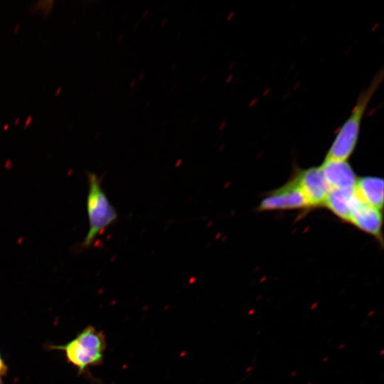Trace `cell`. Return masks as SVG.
Returning <instances> with one entry per match:
<instances>
[{
    "label": "cell",
    "instance_id": "cell-1",
    "mask_svg": "<svg viewBox=\"0 0 384 384\" xmlns=\"http://www.w3.org/2000/svg\"><path fill=\"white\" fill-rule=\"evenodd\" d=\"M383 78L384 71L381 68L368 86L361 90L349 116L338 128L325 159L347 161L352 155L358 142L361 123L368 106Z\"/></svg>",
    "mask_w": 384,
    "mask_h": 384
},
{
    "label": "cell",
    "instance_id": "cell-2",
    "mask_svg": "<svg viewBox=\"0 0 384 384\" xmlns=\"http://www.w3.org/2000/svg\"><path fill=\"white\" fill-rule=\"evenodd\" d=\"M88 192L86 209L89 230L83 241L78 245V251L89 249L97 236L113 225L119 215L102 189V180L95 173H87Z\"/></svg>",
    "mask_w": 384,
    "mask_h": 384
},
{
    "label": "cell",
    "instance_id": "cell-3",
    "mask_svg": "<svg viewBox=\"0 0 384 384\" xmlns=\"http://www.w3.org/2000/svg\"><path fill=\"white\" fill-rule=\"evenodd\" d=\"M53 350L65 352L67 360L83 373L87 368L100 365L106 348L105 335L92 326H87L64 345H51Z\"/></svg>",
    "mask_w": 384,
    "mask_h": 384
},
{
    "label": "cell",
    "instance_id": "cell-4",
    "mask_svg": "<svg viewBox=\"0 0 384 384\" xmlns=\"http://www.w3.org/2000/svg\"><path fill=\"white\" fill-rule=\"evenodd\" d=\"M294 176L308 207H316L324 204L331 188L319 166L298 169Z\"/></svg>",
    "mask_w": 384,
    "mask_h": 384
},
{
    "label": "cell",
    "instance_id": "cell-5",
    "mask_svg": "<svg viewBox=\"0 0 384 384\" xmlns=\"http://www.w3.org/2000/svg\"><path fill=\"white\" fill-rule=\"evenodd\" d=\"M307 203L296 181L287 183L282 187L269 193L260 202L258 209L262 211L283 210L307 208Z\"/></svg>",
    "mask_w": 384,
    "mask_h": 384
},
{
    "label": "cell",
    "instance_id": "cell-6",
    "mask_svg": "<svg viewBox=\"0 0 384 384\" xmlns=\"http://www.w3.org/2000/svg\"><path fill=\"white\" fill-rule=\"evenodd\" d=\"M348 222L361 230L382 240L383 215L381 210L365 203L356 194L351 203Z\"/></svg>",
    "mask_w": 384,
    "mask_h": 384
},
{
    "label": "cell",
    "instance_id": "cell-7",
    "mask_svg": "<svg viewBox=\"0 0 384 384\" xmlns=\"http://www.w3.org/2000/svg\"><path fill=\"white\" fill-rule=\"evenodd\" d=\"M319 167L331 189L354 188L356 175L347 161L324 159Z\"/></svg>",
    "mask_w": 384,
    "mask_h": 384
},
{
    "label": "cell",
    "instance_id": "cell-8",
    "mask_svg": "<svg viewBox=\"0 0 384 384\" xmlns=\"http://www.w3.org/2000/svg\"><path fill=\"white\" fill-rule=\"evenodd\" d=\"M383 180L377 176L357 178L354 186L356 196L368 205L382 210L383 206Z\"/></svg>",
    "mask_w": 384,
    "mask_h": 384
},
{
    "label": "cell",
    "instance_id": "cell-9",
    "mask_svg": "<svg viewBox=\"0 0 384 384\" xmlns=\"http://www.w3.org/2000/svg\"><path fill=\"white\" fill-rule=\"evenodd\" d=\"M355 196L354 188L331 189L324 205L341 220L348 222L350 209Z\"/></svg>",
    "mask_w": 384,
    "mask_h": 384
},
{
    "label": "cell",
    "instance_id": "cell-10",
    "mask_svg": "<svg viewBox=\"0 0 384 384\" xmlns=\"http://www.w3.org/2000/svg\"><path fill=\"white\" fill-rule=\"evenodd\" d=\"M6 370H7L6 366L5 363L4 362L0 354V377L3 376L6 373Z\"/></svg>",
    "mask_w": 384,
    "mask_h": 384
},
{
    "label": "cell",
    "instance_id": "cell-11",
    "mask_svg": "<svg viewBox=\"0 0 384 384\" xmlns=\"http://www.w3.org/2000/svg\"><path fill=\"white\" fill-rule=\"evenodd\" d=\"M0 384H4V383H3V381H2V380H1V377H0Z\"/></svg>",
    "mask_w": 384,
    "mask_h": 384
}]
</instances>
